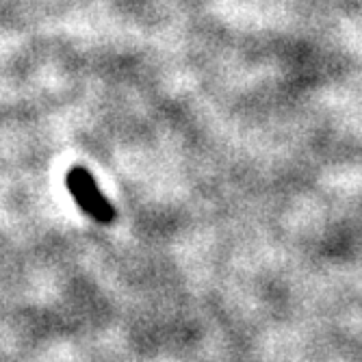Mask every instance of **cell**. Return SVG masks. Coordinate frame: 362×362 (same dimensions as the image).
I'll return each instance as SVG.
<instances>
[{"instance_id": "6da1fadb", "label": "cell", "mask_w": 362, "mask_h": 362, "mask_svg": "<svg viewBox=\"0 0 362 362\" xmlns=\"http://www.w3.org/2000/svg\"><path fill=\"white\" fill-rule=\"evenodd\" d=\"M65 187H68L70 195L74 197V202L78 204V209L91 217L95 223H113L115 217H117V211L115 206L107 200V197L103 195L100 187L95 185L93 176L76 165V168H70L68 174H65Z\"/></svg>"}]
</instances>
